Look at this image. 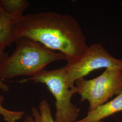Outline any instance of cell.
Returning a JSON list of instances; mask_svg holds the SVG:
<instances>
[{
    "instance_id": "1",
    "label": "cell",
    "mask_w": 122,
    "mask_h": 122,
    "mask_svg": "<svg viewBox=\"0 0 122 122\" xmlns=\"http://www.w3.org/2000/svg\"><path fill=\"white\" fill-rule=\"evenodd\" d=\"M30 39L66 57L67 64L79 60L87 50L86 39L78 21L72 16L46 11L23 15L16 23L13 42Z\"/></svg>"
},
{
    "instance_id": "2",
    "label": "cell",
    "mask_w": 122,
    "mask_h": 122,
    "mask_svg": "<svg viewBox=\"0 0 122 122\" xmlns=\"http://www.w3.org/2000/svg\"><path fill=\"white\" fill-rule=\"evenodd\" d=\"M15 43L14 52L10 55L5 52L0 61V77L4 81L20 76L30 77L53 61L66 60L62 53L54 52L30 39L22 38Z\"/></svg>"
},
{
    "instance_id": "3",
    "label": "cell",
    "mask_w": 122,
    "mask_h": 122,
    "mask_svg": "<svg viewBox=\"0 0 122 122\" xmlns=\"http://www.w3.org/2000/svg\"><path fill=\"white\" fill-rule=\"evenodd\" d=\"M32 81L46 86L55 100L56 122H75L77 120L80 109L73 105L71 98L75 94L67 80L65 66L52 70L45 69L30 77L18 81L20 83Z\"/></svg>"
},
{
    "instance_id": "4",
    "label": "cell",
    "mask_w": 122,
    "mask_h": 122,
    "mask_svg": "<svg viewBox=\"0 0 122 122\" xmlns=\"http://www.w3.org/2000/svg\"><path fill=\"white\" fill-rule=\"evenodd\" d=\"M74 89L75 94L81 96V101L89 102L88 111H91L122 92V70L107 69L94 78L79 79Z\"/></svg>"
},
{
    "instance_id": "5",
    "label": "cell",
    "mask_w": 122,
    "mask_h": 122,
    "mask_svg": "<svg viewBox=\"0 0 122 122\" xmlns=\"http://www.w3.org/2000/svg\"><path fill=\"white\" fill-rule=\"evenodd\" d=\"M70 87L75 86L76 81L84 78L92 71L100 68L122 70V59H117L99 43L88 46L87 50L77 62L65 66Z\"/></svg>"
},
{
    "instance_id": "6",
    "label": "cell",
    "mask_w": 122,
    "mask_h": 122,
    "mask_svg": "<svg viewBox=\"0 0 122 122\" xmlns=\"http://www.w3.org/2000/svg\"><path fill=\"white\" fill-rule=\"evenodd\" d=\"M122 112V91L113 100L108 101L75 122H103V120L118 112Z\"/></svg>"
},
{
    "instance_id": "7",
    "label": "cell",
    "mask_w": 122,
    "mask_h": 122,
    "mask_svg": "<svg viewBox=\"0 0 122 122\" xmlns=\"http://www.w3.org/2000/svg\"><path fill=\"white\" fill-rule=\"evenodd\" d=\"M20 18L5 12L0 15V46L6 47L14 43V31Z\"/></svg>"
},
{
    "instance_id": "8",
    "label": "cell",
    "mask_w": 122,
    "mask_h": 122,
    "mask_svg": "<svg viewBox=\"0 0 122 122\" xmlns=\"http://www.w3.org/2000/svg\"><path fill=\"white\" fill-rule=\"evenodd\" d=\"M3 11L14 16L21 18L23 12L29 6L26 0H0Z\"/></svg>"
},
{
    "instance_id": "9",
    "label": "cell",
    "mask_w": 122,
    "mask_h": 122,
    "mask_svg": "<svg viewBox=\"0 0 122 122\" xmlns=\"http://www.w3.org/2000/svg\"><path fill=\"white\" fill-rule=\"evenodd\" d=\"M31 112L35 122H56L52 117L51 107L46 100L39 103L38 108L32 107Z\"/></svg>"
},
{
    "instance_id": "10",
    "label": "cell",
    "mask_w": 122,
    "mask_h": 122,
    "mask_svg": "<svg viewBox=\"0 0 122 122\" xmlns=\"http://www.w3.org/2000/svg\"><path fill=\"white\" fill-rule=\"evenodd\" d=\"M5 100L4 97L0 95V114L6 122H17L24 116V111H12L5 108L2 104Z\"/></svg>"
},
{
    "instance_id": "11",
    "label": "cell",
    "mask_w": 122,
    "mask_h": 122,
    "mask_svg": "<svg viewBox=\"0 0 122 122\" xmlns=\"http://www.w3.org/2000/svg\"><path fill=\"white\" fill-rule=\"evenodd\" d=\"M5 47L4 46H0V61L1 58L4 55L5 52H4L5 48ZM0 91L4 92H8L10 91V87L9 86L4 82V81L2 80L0 77Z\"/></svg>"
},
{
    "instance_id": "12",
    "label": "cell",
    "mask_w": 122,
    "mask_h": 122,
    "mask_svg": "<svg viewBox=\"0 0 122 122\" xmlns=\"http://www.w3.org/2000/svg\"><path fill=\"white\" fill-rule=\"evenodd\" d=\"M24 122H35V121L32 116L30 115H25Z\"/></svg>"
},
{
    "instance_id": "13",
    "label": "cell",
    "mask_w": 122,
    "mask_h": 122,
    "mask_svg": "<svg viewBox=\"0 0 122 122\" xmlns=\"http://www.w3.org/2000/svg\"><path fill=\"white\" fill-rule=\"evenodd\" d=\"M3 12H4V11H3V10H2V9L0 3V15L1 14H2V13H3Z\"/></svg>"
}]
</instances>
